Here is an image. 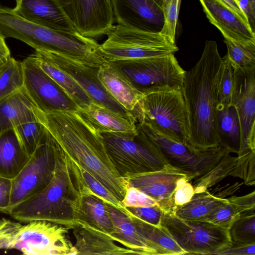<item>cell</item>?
I'll list each match as a JSON object with an SVG mask.
<instances>
[{
    "mask_svg": "<svg viewBox=\"0 0 255 255\" xmlns=\"http://www.w3.org/2000/svg\"><path fill=\"white\" fill-rule=\"evenodd\" d=\"M32 110L36 119L50 132L66 154L121 202L127 184L109 156L100 133L75 112L46 113L35 105Z\"/></svg>",
    "mask_w": 255,
    "mask_h": 255,
    "instance_id": "1",
    "label": "cell"
},
{
    "mask_svg": "<svg viewBox=\"0 0 255 255\" xmlns=\"http://www.w3.org/2000/svg\"><path fill=\"white\" fill-rule=\"evenodd\" d=\"M223 68L216 42L207 40L200 59L185 72L182 91L189 116V142L195 148L206 149L219 146L215 116Z\"/></svg>",
    "mask_w": 255,
    "mask_h": 255,
    "instance_id": "2",
    "label": "cell"
},
{
    "mask_svg": "<svg viewBox=\"0 0 255 255\" xmlns=\"http://www.w3.org/2000/svg\"><path fill=\"white\" fill-rule=\"evenodd\" d=\"M79 187L69 158L59 144L48 184L40 192L11 207L8 214L19 222L45 220L73 229L78 227Z\"/></svg>",
    "mask_w": 255,
    "mask_h": 255,
    "instance_id": "3",
    "label": "cell"
},
{
    "mask_svg": "<svg viewBox=\"0 0 255 255\" xmlns=\"http://www.w3.org/2000/svg\"><path fill=\"white\" fill-rule=\"evenodd\" d=\"M129 132H100L109 156L120 175L149 172L173 168L154 143L136 126Z\"/></svg>",
    "mask_w": 255,
    "mask_h": 255,
    "instance_id": "4",
    "label": "cell"
},
{
    "mask_svg": "<svg viewBox=\"0 0 255 255\" xmlns=\"http://www.w3.org/2000/svg\"><path fill=\"white\" fill-rule=\"evenodd\" d=\"M133 116L136 122L145 123L164 136L190 145L188 113L182 90L145 95Z\"/></svg>",
    "mask_w": 255,
    "mask_h": 255,
    "instance_id": "5",
    "label": "cell"
},
{
    "mask_svg": "<svg viewBox=\"0 0 255 255\" xmlns=\"http://www.w3.org/2000/svg\"><path fill=\"white\" fill-rule=\"evenodd\" d=\"M109 62L144 96L182 90L186 71L174 54Z\"/></svg>",
    "mask_w": 255,
    "mask_h": 255,
    "instance_id": "6",
    "label": "cell"
},
{
    "mask_svg": "<svg viewBox=\"0 0 255 255\" xmlns=\"http://www.w3.org/2000/svg\"><path fill=\"white\" fill-rule=\"evenodd\" d=\"M107 35V38L100 46L108 62L160 57L178 50L175 42L158 31L117 24Z\"/></svg>",
    "mask_w": 255,
    "mask_h": 255,
    "instance_id": "7",
    "label": "cell"
},
{
    "mask_svg": "<svg viewBox=\"0 0 255 255\" xmlns=\"http://www.w3.org/2000/svg\"><path fill=\"white\" fill-rule=\"evenodd\" d=\"M136 126L150 139L168 164L187 175L190 182L207 173L230 153L219 145L200 149L173 140L143 122Z\"/></svg>",
    "mask_w": 255,
    "mask_h": 255,
    "instance_id": "8",
    "label": "cell"
},
{
    "mask_svg": "<svg viewBox=\"0 0 255 255\" xmlns=\"http://www.w3.org/2000/svg\"><path fill=\"white\" fill-rule=\"evenodd\" d=\"M161 227L186 255H216L232 244L229 230L205 221L185 220L163 212Z\"/></svg>",
    "mask_w": 255,
    "mask_h": 255,
    "instance_id": "9",
    "label": "cell"
},
{
    "mask_svg": "<svg viewBox=\"0 0 255 255\" xmlns=\"http://www.w3.org/2000/svg\"><path fill=\"white\" fill-rule=\"evenodd\" d=\"M58 145L44 127L36 149L21 171L12 180L9 210L40 192L48 184L53 175Z\"/></svg>",
    "mask_w": 255,
    "mask_h": 255,
    "instance_id": "10",
    "label": "cell"
},
{
    "mask_svg": "<svg viewBox=\"0 0 255 255\" xmlns=\"http://www.w3.org/2000/svg\"><path fill=\"white\" fill-rule=\"evenodd\" d=\"M69 228L45 220L22 225L11 249L25 255H77L69 236Z\"/></svg>",
    "mask_w": 255,
    "mask_h": 255,
    "instance_id": "11",
    "label": "cell"
},
{
    "mask_svg": "<svg viewBox=\"0 0 255 255\" xmlns=\"http://www.w3.org/2000/svg\"><path fill=\"white\" fill-rule=\"evenodd\" d=\"M22 62L24 87L37 108L46 113L78 111L71 97L39 67L33 53Z\"/></svg>",
    "mask_w": 255,
    "mask_h": 255,
    "instance_id": "12",
    "label": "cell"
},
{
    "mask_svg": "<svg viewBox=\"0 0 255 255\" xmlns=\"http://www.w3.org/2000/svg\"><path fill=\"white\" fill-rule=\"evenodd\" d=\"M74 29L83 36L97 39L114 26L111 0H56Z\"/></svg>",
    "mask_w": 255,
    "mask_h": 255,
    "instance_id": "13",
    "label": "cell"
},
{
    "mask_svg": "<svg viewBox=\"0 0 255 255\" xmlns=\"http://www.w3.org/2000/svg\"><path fill=\"white\" fill-rule=\"evenodd\" d=\"M235 71L233 104L240 121L242 157L255 152V67Z\"/></svg>",
    "mask_w": 255,
    "mask_h": 255,
    "instance_id": "14",
    "label": "cell"
},
{
    "mask_svg": "<svg viewBox=\"0 0 255 255\" xmlns=\"http://www.w3.org/2000/svg\"><path fill=\"white\" fill-rule=\"evenodd\" d=\"M41 51L48 59L71 76L93 102L135 120L133 115L117 102L104 87L98 76L100 67L86 65L55 53Z\"/></svg>",
    "mask_w": 255,
    "mask_h": 255,
    "instance_id": "15",
    "label": "cell"
},
{
    "mask_svg": "<svg viewBox=\"0 0 255 255\" xmlns=\"http://www.w3.org/2000/svg\"><path fill=\"white\" fill-rule=\"evenodd\" d=\"M117 24L137 29L159 32L164 17L154 0H111Z\"/></svg>",
    "mask_w": 255,
    "mask_h": 255,
    "instance_id": "16",
    "label": "cell"
},
{
    "mask_svg": "<svg viewBox=\"0 0 255 255\" xmlns=\"http://www.w3.org/2000/svg\"><path fill=\"white\" fill-rule=\"evenodd\" d=\"M187 175L170 168L157 171L123 176L127 185L143 192L155 200L164 212H171L173 208V195L177 181Z\"/></svg>",
    "mask_w": 255,
    "mask_h": 255,
    "instance_id": "17",
    "label": "cell"
},
{
    "mask_svg": "<svg viewBox=\"0 0 255 255\" xmlns=\"http://www.w3.org/2000/svg\"><path fill=\"white\" fill-rule=\"evenodd\" d=\"M14 11L21 17L65 33H78L56 0H16Z\"/></svg>",
    "mask_w": 255,
    "mask_h": 255,
    "instance_id": "18",
    "label": "cell"
},
{
    "mask_svg": "<svg viewBox=\"0 0 255 255\" xmlns=\"http://www.w3.org/2000/svg\"><path fill=\"white\" fill-rule=\"evenodd\" d=\"M209 21L224 38L243 43H255V31L230 8L218 0H199Z\"/></svg>",
    "mask_w": 255,
    "mask_h": 255,
    "instance_id": "19",
    "label": "cell"
},
{
    "mask_svg": "<svg viewBox=\"0 0 255 255\" xmlns=\"http://www.w3.org/2000/svg\"><path fill=\"white\" fill-rule=\"evenodd\" d=\"M72 230L77 255H138L135 251L118 245L110 235L88 225H80Z\"/></svg>",
    "mask_w": 255,
    "mask_h": 255,
    "instance_id": "20",
    "label": "cell"
},
{
    "mask_svg": "<svg viewBox=\"0 0 255 255\" xmlns=\"http://www.w3.org/2000/svg\"><path fill=\"white\" fill-rule=\"evenodd\" d=\"M98 76L109 94L133 115L144 96L109 62L99 67Z\"/></svg>",
    "mask_w": 255,
    "mask_h": 255,
    "instance_id": "21",
    "label": "cell"
},
{
    "mask_svg": "<svg viewBox=\"0 0 255 255\" xmlns=\"http://www.w3.org/2000/svg\"><path fill=\"white\" fill-rule=\"evenodd\" d=\"M77 114L98 132H129L137 130L136 121L92 102L87 108L79 109Z\"/></svg>",
    "mask_w": 255,
    "mask_h": 255,
    "instance_id": "22",
    "label": "cell"
},
{
    "mask_svg": "<svg viewBox=\"0 0 255 255\" xmlns=\"http://www.w3.org/2000/svg\"><path fill=\"white\" fill-rule=\"evenodd\" d=\"M29 158L14 128L0 134V176L13 179Z\"/></svg>",
    "mask_w": 255,
    "mask_h": 255,
    "instance_id": "23",
    "label": "cell"
},
{
    "mask_svg": "<svg viewBox=\"0 0 255 255\" xmlns=\"http://www.w3.org/2000/svg\"><path fill=\"white\" fill-rule=\"evenodd\" d=\"M33 106L24 87L0 100V134L35 119Z\"/></svg>",
    "mask_w": 255,
    "mask_h": 255,
    "instance_id": "24",
    "label": "cell"
},
{
    "mask_svg": "<svg viewBox=\"0 0 255 255\" xmlns=\"http://www.w3.org/2000/svg\"><path fill=\"white\" fill-rule=\"evenodd\" d=\"M80 193L76 214L78 226L87 225L111 236L114 226L106 202L94 195Z\"/></svg>",
    "mask_w": 255,
    "mask_h": 255,
    "instance_id": "25",
    "label": "cell"
},
{
    "mask_svg": "<svg viewBox=\"0 0 255 255\" xmlns=\"http://www.w3.org/2000/svg\"><path fill=\"white\" fill-rule=\"evenodd\" d=\"M114 226L113 239L124 247L137 252L138 255H154L144 239L136 230L130 218L106 202Z\"/></svg>",
    "mask_w": 255,
    "mask_h": 255,
    "instance_id": "26",
    "label": "cell"
},
{
    "mask_svg": "<svg viewBox=\"0 0 255 255\" xmlns=\"http://www.w3.org/2000/svg\"><path fill=\"white\" fill-rule=\"evenodd\" d=\"M215 128L219 145L228 152L238 154L241 142V127L237 111L234 105H217Z\"/></svg>",
    "mask_w": 255,
    "mask_h": 255,
    "instance_id": "27",
    "label": "cell"
},
{
    "mask_svg": "<svg viewBox=\"0 0 255 255\" xmlns=\"http://www.w3.org/2000/svg\"><path fill=\"white\" fill-rule=\"evenodd\" d=\"M33 54L42 70L67 93L79 109L86 108L93 102L77 82L48 59L42 51L35 50Z\"/></svg>",
    "mask_w": 255,
    "mask_h": 255,
    "instance_id": "28",
    "label": "cell"
},
{
    "mask_svg": "<svg viewBox=\"0 0 255 255\" xmlns=\"http://www.w3.org/2000/svg\"><path fill=\"white\" fill-rule=\"evenodd\" d=\"M139 234L144 239L154 255H186L173 238L160 226L146 223L128 213Z\"/></svg>",
    "mask_w": 255,
    "mask_h": 255,
    "instance_id": "29",
    "label": "cell"
},
{
    "mask_svg": "<svg viewBox=\"0 0 255 255\" xmlns=\"http://www.w3.org/2000/svg\"><path fill=\"white\" fill-rule=\"evenodd\" d=\"M226 199L217 197L206 190L195 193L187 203L176 207L172 212L185 220L204 221Z\"/></svg>",
    "mask_w": 255,
    "mask_h": 255,
    "instance_id": "30",
    "label": "cell"
},
{
    "mask_svg": "<svg viewBox=\"0 0 255 255\" xmlns=\"http://www.w3.org/2000/svg\"><path fill=\"white\" fill-rule=\"evenodd\" d=\"M68 157L78 182L80 192L94 195L126 215H128L126 207L111 192L85 169Z\"/></svg>",
    "mask_w": 255,
    "mask_h": 255,
    "instance_id": "31",
    "label": "cell"
},
{
    "mask_svg": "<svg viewBox=\"0 0 255 255\" xmlns=\"http://www.w3.org/2000/svg\"><path fill=\"white\" fill-rule=\"evenodd\" d=\"M23 87L22 62L10 56L0 68V100Z\"/></svg>",
    "mask_w": 255,
    "mask_h": 255,
    "instance_id": "32",
    "label": "cell"
},
{
    "mask_svg": "<svg viewBox=\"0 0 255 255\" xmlns=\"http://www.w3.org/2000/svg\"><path fill=\"white\" fill-rule=\"evenodd\" d=\"M237 160V157L232 156L229 153L210 171L193 180L192 184L195 193L207 190L209 187L230 175L236 166Z\"/></svg>",
    "mask_w": 255,
    "mask_h": 255,
    "instance_id": "33",
    "label": "cell"
},
{
    "mask_svg": "<svg viewBox=\"0 0 255 255\" xmlns=\"http://www.w3.org/2000/svg\"><path fill=\"white\" fill-rule=\"evenodd\" d=\"M226 54L235 70L255 67V43H243L224 38Z\"/></svg>",
    "mask_w": 255,
    "mask_h": 255,
    "instance_id": "34",
    "label": "cell"
},
{
    "mask_svg": "<svg viewBox=\"0 0 255 255\" xmlns=\"http://www.w3.org/2000/svg\"><path fill=\"white\" fill-rule=\"evenodd\" d=\"M255 210L245 211L229 229L232 242L255 244Z\"/></svg>",
    "mask_w": 255,
    "mask_h": 255,
    "instance_id": "35",
    "label": "cell"
},
{
    "mask_svg": "<svg viewBox=\"0 0 255 255\" xmlns=\"http://www.w3.org/2000/svg\"><path fill=\"white\" fill-rule=\"evenodd\" d=\"M223 68L217 93V105H233L236 71L227 55L222 57Z\"/></svg>",
    "mask_w": 255,
    "mask_h": 255,
    "instance_id": "36",
    "label": "cell"
},
{
    "mask_svg": "<svg viewBox=\"0 0 255 255\" xmlns=\"http://www.w3.org/2000/svg\"><path fill=\"white\" fill-rule=\"evenodd\" d=\"M14 128L23 147L30 156L37 146L44 126L35 118Z\"/></svg>",
    "mask_w": 255,
    "mask_h": 255,
    "instance_id": "37",
    "label": "cell"
},
{
    "mask_svg": "<svg viewBox=\"0 0 255 255\" xmlns=\"http://www.w3.org/2000/svg\"><path fill=\"white\" fill-rule=\"evenodd\" d=\"M241 215L232 203L226 200L216 208L204 221L228 229Z\"/></svg>",
    "mask_w": 255,
    "mask_h": 255,
    "instance_id": "38",
    "label": "cell"
},
{
    "mask_svg": "<svg viewBox=\"0 0 255 255\" xmlns=\"http://www.w3.org/2000/svg\"><path fill=\"white\" fill-rule=\"evenodd\" d=\"M180 2L181 0H164L161 6L164 21L159 32L174 42Z\"/></svg>",
    "mask_w": 255,
    "mask_h": 255,
    "instance_id": "39",
    "label": "cell"
},
{
    "mask_svg": "<svg viewBox=\"0 0 255 255\" xmlns=\"http://www.w3.org/2000/svg\"><path fill=\"white\" fill-rule=\"evenodd\" d=\"M125 207L159 206L158 203L143 192L127 185L125 195L121 202Z\"/></svg>",
    "mask_w": 255,
    "mask_h": 255,
    "instance_id": "40",
    "label": "cell"
},
{
    "mask_svg": "<svg viewBox=\"0 0 255 255\" xmlns=\"http://www.w3.org/2000/svg\"><path fill=\"white\" fill-rule=\"evenodd\" d=\"M128 212L135 217L156 226H160L163 210L159 206L126 207Z\"/></svg>",
    "mask_w": 255,
    "mask_h": 255,
    "instance_id": "41",
    "label": "cell"
},
{
    "mask_svg": "<svg viewBox=\"0 0 255 255\" xmlns=\"http://www.w3.org/2000/svg\"><path fill=\"white\" fill-rule=\"evenodd\" d=\"M22 225L2 218L0 219V249H11Z\"/></svg>",
    "mask_w": 255,
    "mask_h": 255,
    "instance_id": "42",
    "label": "cell"
},
{
    "mask_svg": "<svg viewBox=\"0 0 255 255\" xmlns=\"http://www.w3.org/2000/svg\"><path fill=\"white\" fill-rule=\"evenodd\" d=\"M194 194V187L192 183L187 180L186 177L179 179L177 182L173 195V210L176 207L183 205L188 202Z\"/></svg>",
    "mask_w": 255,
    "mask_h": 255,
    "instance_id": "43",
    "label": "cell"
},
{
    "mask_svg": "<svg viewBox=\"0 0 255 255\" xmlns=\"http://www.w3.org/2000/svg\"><path fill=\"white\" fill-rule=\"evenodd\" d=\"M12 189V180L0 176V213L8 214Z\"/></svg>",
    "mask_w": 255,
    "mask_h": 255,
    "instance_id": "44",
    "label": "cell"
},
{
    "mask_svg": "<svg viewBox=\"0 0 255 255\" xmlns=\"http://www.w3.org/2000/svg\"><path fill=\"white\" fill-rule=\"evenodd\" d=\"M227 199L233 204L241 213L245 211L255 210V191L241 196H233Z\"/></svg>",
    "mask_w": 255,
    "mask_h": 255,
    "instance_id": "45",
    "label": "cell"
},
{
    "mask_svg": "<svg viewBox=\"0 0 255 255\" xmlns=\"http://www.w3.org/2000/svg\"><path fill=\"white\" fill-rule=\"evenodd\" d=\"M216 255H255V244H240L232 242V244L221 250Z\"/></svg>",
    "mask_w": 255,
    "mask_h": 255,
    "instance_id": "46",
    "label": "cell"
},
{
    "mask_svg": "<svg viewBox=\"0 0 255 255\" xmlns=\"http://www.w3.org/2000/svg\"><path fill=\"white\" fill-rule=\"evenodd\" d=\"M236 13L242 19L250 24L248 19L241 9L238 0H218ZM251 26V25H250Z\"/></svg>",
    "mask_w": 255,
    "mask_h": 255,
    "instance_id": "47",
    "label": "cell"
},
{
    "mask_svg": "<svg viewBox=\"0 0 255 255\" xmlns=\"http://www.w3.org/2000/svg\"><path fill=\"white\" fill-rule=\"evenodd\" d=\"M10 56V52L5 43V38L0 33V61L3 63Z\"/></svg>",
    "mask_w": 255,
    "mask_h": 255,
    "instance_id": "48",
    "label": "cell"
},
{
    "mask_svg": "<svg viewBox=\"0 0 255 255\" xmlns=\"http://www.w3.org/2000/svg\"><path fill=\"white\" fill-rule=\"evenodd\" d=\"M158 5H159L161 7L163 3L164 0H154Z\"/></svg>",
    "mask_w": 255,
    "mask_h": 255,
    "instance_id": "49",
    "label": "cell"
},
{
    "mask_svg": "<svg viewBox=\"0 0 255 255\" xmlns=\"http://www.w3.org/2000/svg\"><path fill=\"white\" fill-rule=\"evenodd\" d=\"M253 5L255 6V0H249Z\"/></svg>",
    "mask_w": 255,
    "mask_h": 255,
    "instance_id": "50",
    "label": "cell"
},
{
    "mask_svg": "<svg viewBox=\"0 0 255 255\" xmlns=\"http://www.w3.org/2000/svg\"><path fill=\"white\" fill-rule=\"evenodd\" d=\"M3 64V63H2L0 61V68L1 67L2 64Z\"/></svg>",
    "mask_w": 255,
    "mask_h": 255,
    "instance_id": "51",
    "label": "cell"
}]
</instances>
